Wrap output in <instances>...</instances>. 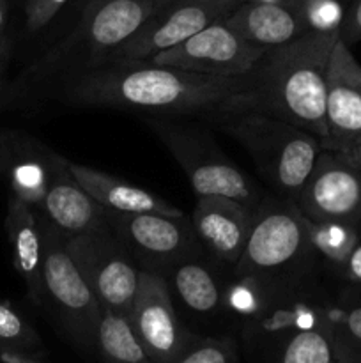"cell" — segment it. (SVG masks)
Returning a JSON list of instances; mask_svg holds the SVG:
<instances>
[{"label": "cell", "instance_id": "d6a6232c", "mask_svg": "<svg viewBox=\"0 0 361 363\" xmlns=\"http://www.w3.org/2000/svg\"><path fill=\"white\" fill-rule=\"evenodd\" d=\"M9 57H11V43L9 39H4V41H0V99H2V94H4V74H6Z\"/></svg>", "mask_w": 361, "mask_h": 363}, {"label": "cell", "instance_id": "d590c367", "mask_svg": "<svg viewBox=\"0 0 361 363\" xmlns=\"http://www.w3.org/2000/svg\"><path fill=\"white\" fill-rule=\"evenodd\" d=\"M76 2H78V6L81 7V9H85V7H88L91 4H94L96 0H76Z\"/></svg>", "mask_w": 361, "mask_h": 363}, {"label": "cell", "instance_id": "8992f818", "mask_svg": "<svg viewBox=\"0 0 361 363\" xmlns=\"http://www.w3.org/2000/svg\"><path fill=\"white\" fill-rule=\"evenodd\" d=\"M42 305L81 354L96 358L103 307L66 247V236L42 216Z\"/></svg>", "mask_w": 361, "mask_h": 363}, {"label": "cell", "instance_id": "3957f363", "mask_svg": "<svg viewBox=\"0 0 361 363\" xmlns=\"http://www.w3.org/2000/svg\"><path fill=\"white\" fill-rule=\"evenodd\" d=\"M166 2L170 0H96L85 7L73 32L32 62L0 103L35 94L53 82L60 85L108 64L113 53Z\"/></svg>", "mask_w": 361, "mask_h": 363}, {"label": "cell", "instance_id": "603a6c76", "mask_svg": "<svg viewBox=\"0 0 361 363\" xmlns=\"http://www.w3.org/2000/svg\"><path fill=\"white\" fill-rule=\"evenodd\" d=\"M96 360L98 363H154L134 335L130 319L112 311H103Z\"/></svg>", "mask_w": 361, "mask_h": 363}, {"label": "cell", "instance_id": "8d00e7d4", "mask_svg": "<svg viewBox=\"0 0 361 363\" xmlns=\"http://www.w3.org/2000/svg\"><path fill=\"white\" fill-rule=\"evenodd\" d=\"M241 2H250V0H241Z\"/></svg>", "mask_w": 361, "mask_h": 363}, {"label": "cell", "instance_id": "1f68e13d", "mask_svg": "<svg viewBox=\"0 0 361 363\" xmlns=\"http://www.w3.org/2000/svg\"><path fill=\"white\" fill-rule=\"evenodd\" d=\"M0 363H46L45 357L25 353L13 347L0 346Z\"/></svg>", "mask_w": 361, "mask_h": 363}, {"label": "cell", "instance_id": "7a4b0ae2", "mask_svg": "<svg viewBox=\"0 0 361 363\" xmlns=\"http://www.w3.org/2000/svg\"><path fill=\"white\" fill-rule=\"evenodd\" d=\"M340 34L306 32L268 50L250 71L253 92L246 105L310 131L328 147L326 78Z\"/></svg>", "mask_w": 361, "mask_h": 363}, {"label": "cell", "instance_id": "836d02e7", "mask_svg": "<svg viewBox=\"0 0 361 363\" xmlns=\"http://www.w3.org/2000/svg\"><path fill=\"white\" fill-rule=\"evenodd\" d=\"M7 14H9V0H0V41L6 38V23H7Z\"/></svg>", "mask_w": 361, "mask_h": 363}, {"label": "cell", "instance_id": "8fae6325", "mask_svg": "<svg viewBox=\"0 0 361 363\" xmlns=\"http://www.w3.org/2000/svg\"><path fill=\"white\" fill-rule=\"evenodd\" d=\"M127 319L154 363H176L198 335L177 318L168 280L149 269H140L138 289Z\"/></svg>", "mask_w": 361, "mask_h": 363}, {"label": "cell", "instance_id": "4316f807", "mask_svg": "<svg viewBox=\"0 0 361 363\" xmlns=\"http://www.w3.org/2000/svg\"><path fill=\"white\" fill-rule=\"evenodd\" d=\"M0 346L45 357L46 347L32 323L18 308L0 300Z\"/></svg>", "mask_w": 361, "mask_h": 363}, {"label": "cell", "instance_id": "ba28073f", "mask_svg": "<svg viewBox=\"0 0 361 363\" xmlns=\"http://www.w3.org/2000/svg\"><path fill=\"white\" fill-rule=\"evenodd\" d=\"M74 264L94 291L103 311L130 315L140 279V266L110 227L66 236Z\"/></svg>", "mask_w": 361, "mask_h": 363}, {"label": "cell", "instance_id": "5b68a950", "mask_svg": "<svg viewBox=\"0 0 361 363\" xmlns=\"http://www.w3.org/2000/svg\"><path fill=\"white\" fill-rule=\"evenodd\" d=\"M317 254L308 238V220L292 199L264 197L234 273L282 287L303 286Z\"/></svg>", "mask_w": 361, "mask_h": 363}, {"label": "cell", "instance_id": "e0dca14e", "mask_svg": "<svg viewBox=\"0 0 361 363\" xmlns=\"http://www.w3.org/2000/svg\"><path fill=\"white\" fill-rule=\"evenodd\" d=\"M46 220L64 236L106 229L108 209L103 208L80 186L67 169V158L57 156L41 209Z\"/></svg>", "mask_w": 361, "mask_h": 363}, {"label": "cell", "instance_id": "74e56055", "mask_svg": "<svg viewBox=\"0 0 361 363\" xmlns=\"http://www.w3.org/2000/svg\"><path fill=\"white\" fill-rule=\"evenodd\" d=\"M336 363H338V362H336Z\"/></svg>", "mask_w": 361, "mask_h": 363}, {"label": "cell", "instance_id": "f546056e", "mask_svg": "<svg viewBox=\"0 0 361 363\" xmlns=\"http://www.w3.org/2000/svg\"><path fill=\"white\" fill-rule=\"evenodd\" d=\"M340 39L347 46L356 45L361 41V0H353L349 11L345 14L342 28H340Z\"/></svg>", "mask_w": 361, "mask_h": 363}, {"label": "cell", "instance_id": "6da1fadb", "mask_svg": "<svg viewBox=\"0 0 361 363\" xmlns=\"http://www.w3.org/2000/svg\"><path fill=\"white\" fill-rule=\"evenodd\" d=\"M253 92L251 73L209 77L152 62L108 64L59 85V99L81 108H112L163 117L216 119Z\"/></svg>", "mask_w": 361, "mask_h": 363}, {"label": "cell", "instance_id": "5bb4252c", "mask_svg": "<svg viewBox=\"0 0 361 363\" xmlns=\"http://www.w3.org/2000/svg\"><path fill=\"white\" fill-rule=\"evenodd\" d=\"M326 123L329 151L343 155L361 140V64L342 39L336 41L328 66Z\"/></svg>", "mask_w": 361, "mask_h": 363}, {"label": "cell", "instance_id": "484cf974", "mask_svg": "<svg viewBox=\"0 0 361 363\" xmlns=\"http://www.w3.org/2000/svg\"><path fill=\"white\" fill-rule=\"evenodd\" d=\"M303 23L304 32L340 34L353 0H285Z\"/></svg>", "mask_w": 361, "mask_h": 363}, {"label": "cell", "instance_id": "30bf717a", "mask_svg": "<svg viewBox=\"0 0 361 363\" xmlns=\"http://www.w3.org/2000/svg\"><path fill=\"white\" fill-rule=\"evenodd\" d=\"M239 4L241 0H170L113 53L108 64L152 59L156 53L173 48L207 25L223 20Z\"/></svg>", "mask_w": 361, "mask_h": 363}, {"label": "cell", "instance_id": "d6986e66", "mask_svg": "<svg viewBox=\"0 0 361 363\" xmlns=\"http://www.w3.org/2000/svg\"><path fill=\"white\" fill-rule=\"evenodd\" d=\"M223 21L244 41L265 52L306 34L297 13L285 0L241 2Z\"/></svg>", "mask_w": 361, "mask_h": 363}, {"label": "cell", "instance_id": "f1b7e54d", "mask_svg": "<svg viewBox=\"0 0 361 363\" xmlns=\"http://www.w3.org/2000/svg\"><path fill=\"white\" fill-rule=\"evenodd\" d=\"M69 0H27L25 2V28L28 34L41 32L59 14Z\"/></svg>", "mask_w": 361, "mask_h": 363}, {"label": "cell", "instance_id": "7402d4cb", "mask_svg": "<svg viewBox=\"0 0 361 363\" xmlns=\"http://www.w3.org/2000/svg\"><path fill=\"white\" fill-rule=\"evenodd\" d=\"M250 363H336L335 342L328 325L301 328L276 342L246 354Z\"/></svg>", "mask_w": 361, "mask_h": 363}, {"label": "cell", "instance_id": "4fadbf2b", "mask_svg": "<svg viewBox=\"0 0 361 363\" xmlns=\"http://www.w3.org/2000/svg\"><path fill=\"white\" fill-rule=\"evenodd\" d=\"M294 202L311 222H340L361 229V169L345 156L322 149Z\"/></svg>", "mask_w": 361, "mask_h": 363}, {"label": "cell", "instance_id": "cb8c5ba5", "mask_svg": "<svg viewBox=\"0 0 361 363\" xmlns=\"http://www.w3.org/2000/svg\"><path fill=\"white\" fill-rule=\"evenodd\" d=\"M308 220V218H306ZM308 238L317 257L340 272L361 238V229L340 222L308 220Z\"/></svg>", "mask_w": 361, "mask_h": 363}, {"label": "cell", "instance_id": "277c9868", "mask_svg": "<svg viewBox=\"0 0 361 363\" xmlns=\"http://www.w3.org/2000/svg\"><path fill=\"white\" fill-rule=\"evenodd\" d=\"M212 123L243 145L260 176L280 197L292 201L299 195L324 149L310 131L250 106H234Z\"/></svg>", "mask_w": 361, "mask_h": 363}, {"label": "cell", "instance_id": "52a82bcc", "mask_svg": "<svg viewBox=\"0 0 361 363\" xmlns=\"http://www.w3.org/2000/svg\"><path fill=\"white\" fill-rule=\"evenodd\" d=\"M145 123L184 170L197 197L223 195L258 208L264 199L260 188L223 155L205 128L163 116L147 117Z\"/></svg>", "mask_w": 361, "mask_h": 363}, {"label": "cell", "instance_id": "d4e9b609", "mask_svg": "<svg viewBox=\"0 0 361 363\" xmlns=\"http://www.w3.org/2000/svg\"><path fill=\"white\" fill-rule=\"evenodd\" d=\"M336 362L361 363V303L328 307Z\"/></svg>", "mask_w": 361, "mask_h": 363}, {"label": "cell", "instance_id": "e575fe53", "mask_svg": "<svg viewBox=\"0 0 361 363\" xmlns=\"http://www.w3.org/2000/svg\"><path fill=\"white\" fill-rule=\"evenodd\" d=\"M342 156H345V158L349 160V162H353L354 165H357L361 169V140H357L356 144H354L353 147L349 149V151L343 152Z\"/></svg>", "mask_w": 361, "mask_h": 363}, {"label": "cell", "instance_id": "ffe728a7", "mask_svg": "<svg viewBox=\"0 0 361 363\" xmlns=\"http://www.w3.org/2000/svg\"><path fill=\"white\" fill-rule=\"evenodd\" d=\"M67 169L80 186L108 211L117 213H156L166 216H184L177 206L170 204L152 191L127 183L112 174L101 172L94 167L81 165L67 160Z\"/></svg>", "mask_w": 361, "mask_h": 363}, {"label": "cell", "instance_id": "83f0119b", "mask_svg": "<svg viewBox=\"0 0 361 363\" xmlns=\"http://www.w3.org/2000/svg\"><path fill=\"white\" fill-rule=\"evenodd\" d=\"M176 363H243L232 335H197Z\"/></svg>", "mask_w": 361, "mask_h": 363}, {"label": "cell", "instance_id": "7c38bea8", "mask_svg": "<svg viewBox=\"0 0 361 363\" xmlns=\"http://www.w3.org/2000/svg\"><path fill=\"white\" fill-rule=\"evenodd\" d=\"M264 53L265 50L244 41L225 21L219 20L144 62L209 77H243L253 69Z\"/></svg>", "mask_w": 361, "mask_h": 363}, {"label": "cell", "instance_id": "44dd1931", "mask_svg": "<svg viewBox=\"0 0 361 363\" xmlns=\"http://www.w3.org/2000/svg\"><path fill=\"white\" fill-rule=\"evenodd\" d=\"M204 254L179 262L165 277L172 294L198 318H214L225 314V282L218 277L214 266L202 259Z\"/></svg>", "mask_w": 361, "mask_h": 363}, {"label": "cell", "instance_id": "4dcf8cb0", "mask_svg": "<svg viewBox=\"0 0 361 363\" xmlns=\"http://www.w3.org/2000/svg\"><path fill=\"white\" fill-rule=\"evenodd\" d=\"M340 273H342V277L347 282L361 287V238L356 243V247L353 248L349 257H347L345 264L342 266Z\"/></svg>", "mask_w": 361, "mask_h": 363}, {"label": "cell", "instance_id": "9a60e30c", "mask_svg": "<svg viewBox=\"0 0 361 363\" xmlns=\"http://www.w3.org/2000/svg\"><path fill=\"white\" fill-rule=\"evenodd\" d=\"M255 209L223 195L197 197L191 225L205 254L218 264L236 268L253 227Z\"/></svg>", "mask_w": 361, "mask_h": 363}, {"label": "cell", "instance_id": "2e32d148", "mask_svg": "<svg viewBox=\"0 0 361 363\" xmlns=\"http://www.w3.org/2000/svg\"><path fill=\"white\" fill-rule=\"evenodd\" d=\"M57 152L32 135L16 130H0V179L11 195L39 211L45 201Z\"/></svg>", "mask_w": 361, "mask_h": 363}, {"label": "cell", "instance_id": "9c48e42d", "mask_svg": "<svg viewBox=\"0 0 361 363\" xmlns=\"http://www.w3.org/2000/svg\"><path fill=\"white\" fill-rule=\"evenodd\" d=\"M108 225L142 269L163 277L179 262L204 254L186 216L108 211Z\"/></svg>", "mask_w": 361, "mask_h": 363}, {"label": "cell", "instance_id": "ac0fdd59", "mask_svg": "<svg viewBox=\"0 0 361 363\" xmlns=\"http://www.w3.org/2000/svg\"><path fill=\"white\" fill-rule=\"evenodd\" d=\"M13 255L14 272L23 282L27 298L34 307L42 305V222L38 209L9 195L4 220Z\"/></svg>", "mask_w": 361, "mask_h": 363}]
</instances>
